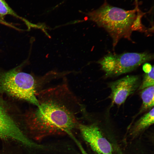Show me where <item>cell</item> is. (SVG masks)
<instances>
[{"instance_id":"cell-1","label":"cell","mask_w":154,"mask_h":154,"mask_svg":"<svg viewBox=\"0 0 154 154\" xmlns=\"http://www.w3.org/2000/svg\"><path fill=\"white\" fill-rule=\"evenodd\" d=\"M40 97L33 119L39 136L67 134L74 139L72 131L78 128L79 114L84 109L66 79L44 89Z\"/></svg>"},{"instance_id":"cell-2","label":"cell","mask_w":154,"mask_h":154,"mask_svg":"<svg viewBox=\"0 0 154 154\" xmlns=\"http://www.w3.org/2000/svg\"><path fill=\"white\" fill-rule=\"evenodd\" d=\"M143 15L137 8L126 10L105 3L90 13L88 15L90 20L108 33L114 48L122 38L131 40V36L133 31H147L141 23Z\"/></svg>"},{"instance_id":"cell-3","label":"cell","mask_w":154,"mask_h":154,"mask_svg":"<svg viewBox=\"0 0 154 154\" xmlns=\"http://www.w3.org/2000/svg\"><path fill=\"white\" fill-rule=\"evenodd\" d=\"M0 90L36 106L39 105L34 77L17 68L0 73Z\"/></svg>"},{"instance_id":"cell-4","label":"cell","mask_w":154,"mask_h":154,"mask_svg":"<svg viewBox=\"0 0 154 154\" xmlns=\"http://www.w3.org/2000/svg\"><path fill=\"white\" fill-rule=\"evenodd\" d=\"M154 58L153 54L147 52L110 53L97 62L107 76H116L132 71L143 63Z\"/></svg>"},{"instance_id":"cell-5","label":"cell","mask_w":154,"mask_h":154,"mask_svg":"<svg viewBox=\"0 0 154 154\" xmlns=\"http://www.w3.org/2000/svg\"><path fill=\"white\" fill-rule=\"evenodd\" d=\"M78 129L84 140L96 154H114L113 145L103 135L96 125L80 123Z\"/></svg>"},{"instance_id":"cell-6","label":"cell","mask_w":154,"mask_h":154,"mask_svg":"<svg viewBox=\"0 0 154 154\" xmlns=\"http://www.w3.org/2000/svg\"><path fill=\"white\" fill-rule=\"evenodd\" d=\"M140 84L139 77L137 75H127L111 82L108 85L111 90L109 98L113 103L120 105L138 89Z\"/></svg>"},{"instance_id":"cell-7","label":"cell","mask_w":154,"mask_h":154,"mask_svg":"<svg viewBox=\"0 0 154 154\" xmlns=\"http://www.w3.org/2000/svg\"><path fill=\"white\" fill-rule=\"evenodd\" d=\"M154 107L141 116L131 129V134L136 136L145 130L154 123Z\"/></svg>"},{"instance_id":"cell-8","label":"cell","mask_w":154,"mask_h":154,"mask_svg":"<svg viewBox=\"0 0 154 154\" xmlns=\"http://www.w3.org/2000/svg\"><path fill=\"white\" fill-rule=\"evenodd\" d=\"M13 126L11 117L0 101V137L3 139L8 137L11 133Z\"/></svg>"},{"instance_id":"cell-9","label":"cell","mask_w":154,"mask_h":154,"mask_svg":"<svg viewBox=\"0 0 154 154\" xmlns=\"http://www.w3.org/2000/svg\"><path fill=\"white\" fill-rule=\"evenodd\" d=\"M154 86H151L141 90L140 95L142 104L139 111L136 116L153 107Z\"/></svg>"},{"instance_id":"cell-10","label":"cell","mask_w":154,"mask_h":154,"mask_svg":"<svg viewBox=\"0 0 154 154\" xmlns=\"http://www.w3.org/2000/svg\"><path fill=\"white\" fill-rule=\"evenodd\" d=\"M154 67L153 66L150 71L145 73L143 80L138 88L139 90H142L148 87L154 86Z\"/></svg>"},{"instance_id":"cell-11","label":"cell","mask_w":154,"mask_h":154,"mask_svg":"<svg viewBox=\"0 0 154 154\" xmlns=\"http://www.w3.org/2000/svg\"><path fill=\"white\" fill-rule=\"evenodd\" d=\"M7 15H12L21 20L23 18L18 16L5 0H0V17L3 19V16Z\"/></svg>"},{"instance_id":"cell-12","label":"cell","mask_w":154,"mask_h":154,"mask_svg":"<svg viewBox=\"0 0 154 154\" xmlns=\"http://www.w3.org/2000/svg\"><path fill=\"white\" fill-rule=\"evenodd\" d=\"M152 66L149 63H146L143 66V69L145 73H148L151 70Z\"/></svg>"},{"instance_id":"cell-13","label":"cell","mask_w":154,"mask_h":154,"mask_svg":"<svg viewBox=\"0 0 154 154\" xmlns=\"http://www.w3.org/2000/svg\"><path fill=\"white\" fill-rule=\"evenodd\" d=\"M115 151L117 154H124L123 152L119 147L116 148Z\"/></svg>"},{"instance_id":"cell-14","label":"cell","mask_w":154,"mask_h":154,"mask_svg":"<svg viewBox=\"0 0 154 154\" xmlns=\"http://www.w3.org/2000/svg\"><path fill=\"white\" fill-rule=\"evenodd\" d=\"M3 19L2 18L0 17V23H3L4 24H5L6 25H9V24H8V23H7L5 21H4L3 20Z\"/></svg>"}]
</instances>
